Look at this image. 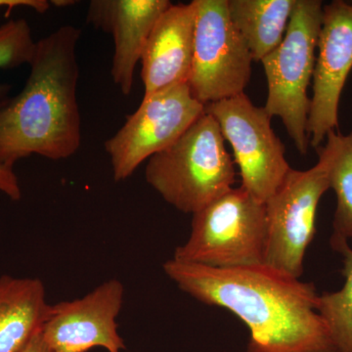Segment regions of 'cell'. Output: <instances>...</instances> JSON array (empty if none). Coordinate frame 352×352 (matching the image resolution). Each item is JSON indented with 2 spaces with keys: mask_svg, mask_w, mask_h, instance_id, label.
I'll use <instances>...</instances> for the list:
<instances>
[{
  "mask_svg": "<svg viewBox=\"0 0 352 352\" xmlns=\"http://www.w3.org/2000/svg\"><path fill=\"white\" fill-rule=\"evenodd\" d=\"M333 251L342 256V288L319 295L318 311L327 323L339 352H352V249L349 243L330 240Z\"/></svg>",
  "mask_w": 352,
  "mask_h": 352,
  "instance_id": "obj_17",
  "label": "cell"
},
{
  "mask_svg": "<svg viewBox=\"0 0 352 352\" xmlns=\"http://www.w3.org/2000/svg\"><path fill=\"white\" fill-rule=\"evenodd\" d=\"M205 113L187 83L144 97L126 124L105 142L113 179L126 180L143 162L163 151Z\"/></svg>",
  "mask_w": 352,
  "mask_h": 352,
  "instance_id": "obj_9",
  "label": "cell"
},
{
  "mask_svg": "<svg viewBox=\"0 0 352 352\" xmlns=\"http://www.w3.org/2000/svg\"><path fill=\"white\" fill-rule=\"evenodd\" d=\"M80 34L78 28L65 25L36 43L25 87L0 107V163L13 168L34 154L60 161L80 149Z\"/></svg>",
  "mask_w": 352,
  "mask_h": 352,
  "instance_id": "obj_2",
  "label": "cell"
},
{
  "mask_svg": "<svg viewBox=\"0 0 352 352\" xmlns=\"http://www.w3.org/2000/svg\"><path fill=\"white\" fill-rule=\"evenodd\" d=\"M163 268L184 293L237 316L250 331L248 352H339L314 283L264 263L219 270L171 258Z\"/></svg>",
  "mask_w": 352,
  "mask_h": 352,
  "instance_id": "obj_1",
  "label": "cell"
},
{
  "mask_svg": "<svg viewBox=\"0 0 352 352\" xmlns=\"http://www.w3.org/2000/svg\"><path fill=\"white\" fill-rule=\"evenodd\" d=\"M317 164L307 170L292 168L277 191L264 203L266 245L264 264L300 279L310 243L316 233V214L330 189L327 156L318 150Z\"/></svg>",
  "mask_w": 352,
  "mask_h": 352,
  "instance_id": "obj_6",
  "label": "cell"
},
{
  "mask_svg": "<svg viewBox=\"0 0 352 352\" xmlns=\"http://www.w3.org/2000/svg\"><path fill=\"white\" fill-rule=\"evenodd\" d=\"M124 287L117 279L99 285L87 295L50 305L41 333L52 352H87L103 347L109 352L126 349L117 318Z\"/></svg>",
  "mask_w": 352,
  "mask_h": 352,
  "instance_id": "obj_11",
  "label": "cell"
},
{
  "mask_svg": "<svg viewBox=\"0 0 352 352\" xmlns=\"http://www.w3.org/2000/svg\"><path fill=\"white\" fill-rule=\"evenodd\" d=\"M19 352H52L46 344L41 333V330L36 333L31 340L25 344L24 349Z\"/></svg>",
  "mask_w": 352,
  "mask_h": 352,
  "instance_id": "obj_21",
  "label": "cell"
},
{
  "mask_svg": "<svg viewBox=\"0 0 352 352\" xmlns=\"http://www.w3.org/2000/svg\"><path fill=\"white\" fill-rule=\"evenodd\" d=\"M50 3H52L54 6L64 7L72 6V4L75 3V1H63V0H54V1H50Z\"/></svg>",
  "mask_w": 352,
  "mask_h": 352,
  "instance_id": "obj_22",
  "label": "cell"
},
{
  "mask_svg": "<svg viewBox=\"0 0 352 352\" xmlns=\"http://www.w3.org/2000/svg\"><path fill=\"white\" fill-rule=\"evenodd\" d=\"M234 164L219 124L205 111L173 144L150 157L145 178L166 203L194 214L234 188Z\"/></svg>",
  "mask_w": 352,
  "mask_h": 352,
  "instance_id": "obj_3",
  "label": "cell"
},
{
  "mask_svg": "<svg viewBox=\"0 0 352 352\" xmlns=\"http://www.w3.org/2000/svg\"><path fill=\"white\" fill-rule=\"evenodd\" d=\"M320 150L327 156L330 189L337 198L330 240L349 242L352 240V132L347 135L330 132Z\"/></svg>",
  "mask_w": 352,
  "mask_h": 352,
  "instance_id": "obj_16",
  "label": "cell"
},
{
  "mask_svg": "<svg viewBox=\"0 0 352 352\" xmlns=\"http://www.w3.org/2000/svg\"><path fill=\"white\" fill-rule=\"evenodd\" d=\"M0 7H6L7 11L16 7H28L38 13H45L50 9V1L46 0H0Z\"/></svg>",
  "mask_w": 352,
  "mask_h": 352,
  "instance_id": "obj_20",
  "label": "cell"
},
{
  "mask_svg": "<svg viewBox=\"0 0 352 352\" xmlns=\"http://www.w3.org/2000/svg\"><path fill=\"white\" fill-rule=\"evenodd\" d=\"M38 278L0 277V352H19L43 328L50 311Z\"/></svg>",
  "mask_w": 352,
  "mask_h": 352,
  "instance_id": "obj_14",
  "label": "cell"
},
{
  "mask_svg": "<svg viewBox=\"0 0 352 352\" xmlns=\"http://www.w3.org/2000/svg\"><path fill=\"white\" fill-rule=\"evenodd\" d=\"M324 6L319 0H296L282 43L261 60L266 80V112L282 120L296 150L307 155L310 98Z\"/></svg>",
  "mask_w": 352,
  "mask_h": 352,
  "instance_id": "obj_4",
  "label": "cell"
},
{
  "mask_svg": "<svg viewBox=\"0 0 352 352\" xmlns=\"http://www.w3.org/2000/svg\"><path fill=\"white\" fill-rule=\"evenodd\" d=\"M317 50L307 133L309 145L318 150L339 126L340 95L352 69V3L324 6Z\"/></svg>",
  "mask_w": 352,
  "mask_h": 352,
  "instance_id": "obj_10",
  "label": "cell"
},
{
  "mask_svg": "<svg viewBox=\"0 0 352 352\" xmlns=\"http://www.w3.org/2000/svg\"><path fill=\"white\" fill-rule=\"evenodd\" d=\"M195 32L188 83L207 106L244 94L254 61L229 15L228 0H194Z\"/></svg>",
  "mask_w": 352,
  "mask_h": 352,
  "instance_id": "obj_7",
  "label": "cell"
},
{
  "mask_svg": "<svg viewBox=\"0 0 352 352\" xmlns=\"http://www.w3.org/2000/svg\"><path fill=\"white\" fill-rule=\"evenodd\" d=\"M195 7L173 4L153 28L143 50L144 97L164 88L188 83L193 61Z\"/></svg>",
  "mask_w": 352,
  "mask_h": 352,
  "instance_id": "obj_13",
  "label": "cell"
},
{
  "mask_svg": "<svg viewBox=\"0 0 352 352\" xmlns=\"http://www.w3.org/2000/svg\"><path fill=\"white\" fill-rule=\"evenodd\" d=\"M205 111L217 120L232 148L241 187L265 203L292 170L285 157V146L271 126L272 118L245 94L208 104Z\"/></svg>",
  "mask_w": 352,
  "mask_h": 352,
  "instance_id": "obj_8",
  "label": "cell"
},
{
  "mask_svg": "<svg viewBox=\"0 0 352 352\" xmlns=\"http://www.w3.org/2000/svg\"><path fill=\"white\" fill-rule=\"evenodd\" d=\"M296 0H228L229 15L254 61H261L286 34Z\"/></svg>",
  "mask_w": 352,
  "mask_h": 352,
  "instance_id": "obj_15",
  "label": "cell"
},
{
  "mask_svg": "<svg viewBox=\"0 0 352 352\" xmlns=\"http://www.w3.org/2000/svg\"><path fill=\"white\" fill-rule=\"evenodd\" d=\"M36 44L31 27L25 19L9 20L0 25V69L30 64ZM9 91V85H0V107L8 100Z\"/></svg>",
  "mask_w": 352,
  "mask_h": 352,
  "instance_id": "obj_18",
  "label": "cell"
},
{
  "mask_svg": "<svg viewBox=\"0 0 352 352\" xmlns=\"http://www.w3.org/2000/svg\"><path fill=\"white\" fill-rule=\"evenodd\" d=\"M168 0H92L87 21L96 29L112 34V78L124 95L131 94L134 69L146 43Z\"/></svg>",
  "mask_w": 352,
  "mask_h": 352,
  "instance_id": "obj_12",
  "label": "cell"
},
{
  "mask_svg": "<svg viewBox=\"0 0 352 352\" xmlns=\"http://www.w3.org/2000/svg\"><path fill=\"white\" fill-rule=\"evenodd\" d=\"M0 191L13 201H19L22 198V190L13 168L1 163H0Z\"/></svg>",
  "mask_w": 352,
  "mask_h": 352,
  "instance_id": "obj_19",
  "label": "cell"
},
{
  "mask_svg": "<svg viewBox=\"0 0 352 352\" xmlns=\"http://www.w3.org/2000/svg\"><path fill=\"white\" fill-rule=\"evenodd\" d=\"M265 245L264 203L240 186L193 214L188 240L173 259L219 270L258 265Z\"/></svg>",
  "mask_w": 352,
  "mask_h": 352,
  "instance_id": "obj_5",
  "label": "cell"
}]
</instances>
